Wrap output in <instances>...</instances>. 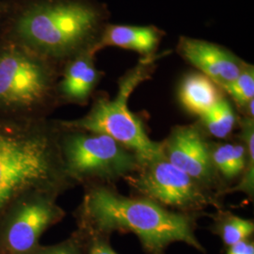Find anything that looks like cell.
Masks as SVG:
<instances>
[{
  "label": "cell",
  "mask_w": 254,
  "mask_h": 254,
  "mask_svg": "<svg viewBox=\"0 0 254 254\" xmlns=\"http://www.w3.org/2000/svg\"><path fill=\"white\" fill-rule=\"evenodd\" d=\"M59 127L65 171L74 186H114L142 163L136 153L109 136Z\"/></svg>",
  "instance_id": "6"
},
{
  "label": "cell",
  "mask_w": 254,
  "mask_h": 254,
  "mask_svg": "<svg viewBox=\"0 0 254 254\" xmlns=\"http://www.w3.org/2000/svg\"><path fill=\"white\" fill-rule=\"evenodd\" d=\"M178 96L184 109L200 117L224 96V92L204 74L193 72L184 76Z\"/></svg>",
  "instance_id": "13"
},
{
  "label": "cell",
  "mask_w": 254,
  "mask_h": 254,
  "mask_svg": "<svg viewBox=\"0 0 254 254\" xmlns=\"http://www.w3.org/2000/svg\"><path fill=\"white\" fill-rule=\"evenodd\" d=\"M60 195L32 191L15 200L0 218V254H32L47 229L65 217Z\"/></svg>",
  "instance_id": "8"
},
{
  "label": "cell",
  "mask_w": 254,
  "mask_h": 254,
  "mask_svg": "<svg viewBox=\"0 0 254 254\" xmlns=\"http://www.w3.org/2000/svg\"><path fill=\"white\" fill-rule=\"evenodd\" d=\"M227 254H254V244L250 239L229 247Z\"/></svg>",
  "instance_id": "21"
},
{
  "label": "cell",
  "mask_w": 254,
  "mask_h": 254,
  "mask_svg": "<svg viewBox=\"0 0 254 254\" xmlns=\"http://www.w3.org/2000/svg\"><path fill=\"white\" fill-rule=\"evenodd\" d=\"M176 51L220 89L234 81L248 64L224 46L191 37H180Z\"/></svg>",
  "instance_id": "10"
},
{
  "label": "cell",
  "mask_w": 254,
  "mask_h": 254,
  "mask_svg": "<svg viewBox=\"0 0 254 254\" xmlns=\"http://www.w3.org/2000/svg\"><path fill=\"white\" fill-rule=\"evenodd\" d=\"M32 254H83L81 241L75 232L64 242L51 246L40 245Z\"/></svg>",
  "instance_id": "20"
},
{
  "label": "cell",
  "mask_w": 254,
  "mask_h": 254,
  "mask_svg": "<svg viewBox=\"0 0 254 254\" xmlns=\"http://www.w3.org/2000/svg\"><path fill=\"white\" fill-rule=\"evenodd\" d=\"M214 218V230L228 248L250 239L254 234V223L251 219L240 218L221 209L218 210Z\"/></svg>",
  "instance_id": "15"
},
{
  "label": "cell",
  "mask_w": 254,
  "mask_h": 254,
  "mask_svg": "<svg viewBox=\"0 0 254 254\" xmlns=\"http://www.w3.org/2000/svg\"><path fill=\"white\" fill-rule=\"evenodd\" d=\"M110 12L97 0H36L16 19L19 45L61 67L95 47Z\"/></svg>",
  "instance_id": "3"
},
{
  "label": "cell",
  "mask_w": 254,
  "mask_h": 254,
  "mask_svg": "<svg viewBox=\"0 0 254 254\" xmlns=\"http://www.w3.org/2000/svg\"><path fill=\"white\" fill-rule=\"evenodd\" d=\"M210 153L212 163L216 172L223 181H232L238 176L236 173L233 143H211Z\"/></svg>",
  "instance_id": "18"
},
{
  "label": "cell",
  "mask_w": 254,
  "mask_h": 254,
  "mask_svg": "<svg viewBox=\"0 0 254 254\" xmlns=\"http://www.w3.org/2000/svg\"><path fill=\"white\" fill-rule=\"evenodd\" d=\"M237 118L230 101L223 96L200 117V127L204 132L217 138H225L235 129Z\"/></svg>",
  "instance_id": "14"
},
{
  "label": "cell",
  "mask_w": 254,
  "mask_h": 254,
  "mask_svg": "<svg viewBox=\"0 0 254 254\" xmlns=\"http://www.w3.org/2000/svg\"><path fill=\"white\" fill-rule=\"evenodd\" d=\"M221 90L227 93L235 102L238 110L245 115L248 106L254 101V65L246 64L244 69L236 79Z\"/></svg>",
  "instance_id": "16"
},
{
  "label": "cell",
  "mask_w": 254,
  "mask_h": 254,
  "mask_svg": "<svg viewBox=\"0 0 254 254\" xmlns=\"http://www.w3.org/2000/svg\"><path fill=\"white\" fill-rule=\"evenodd\" d=\"M60 67L19 44L0 49V119L45 120L60 104Z\"/></svg>",
  "instance_id": "4"
},
{
  "label": "cell",
  "mask_w": 254,
  "mask_h": 254,
  "mask_svg": "<svg viewBox=\"0 0 254 254\" xmlns=\"http://www.w3.org/2000/svg\"><path fill=\"white\" fill-rule=\"evenodd\" d=\"M124 180L140 197L177 212L197 214L208 207L222 208L216 192L182 172L163 155L142 161L136 173Z\"/></svg>",
  "instance_id": "7"
},
{
  "label": "cell",
  "mask_w": 254,
  "mask_h": 254,
  "mask_svg": "<svg viewBox=\"0 0 254 254\" xmlns=\"http://www.w3.org/2000/svg\"><path fill=\"white\" fill-rule=\"evenodd\" d=\"M161 149L170 163L219 197L223 196L222 180L212 163L210 142L199 123L173 127L169 136L161 141Z\"/></svg>",
  "instance_id": "9"
},
{
  "label": "cell",
  "mask_w": 254,
  "mask_h": 254,
  "mask_svg": "<svg viewBox=\"0 0 254 254\" xmlns=\"http://www.w3.org/2000/svg\"><path fill=\"white\" fill-rule=\"evenodd\" d=\"M56 121L0 119V218L20 197L32 191L58 195L71 190Z\"/></svg>",
  "instance_id": "2"
},
{
  "label": "cell",
  "mask_w": 254,
  "mask_h": 254,
  "mask_svg": "<svg viewBox=\"0 0 254 254\" xmlns=\"http://www.w3.org/2000/svg\"><path fill=\"white\" fill-rule=\"evenodd\" d=\"M81 241L83 254H118L113 251L108 242L107 236L77 228Z\"/></svg>",
  "instance_id": "19"
},
{
  "label": "cell",
  "mask_w": 254,
  "mask_h": 254,
  "mask_svg": "<svg viewBox=\"0 0 254 254\" xmlns=\"http://www.w3.org/2000/svg\"><path fill=\"white\" fill-rule=\"evenodd\" d=\"M163 55L141 58L135 67L120 78L118 92L114 98L99 96L85 116L72 121H58L59 125L68 129L109 136L136 153L142 161L163 155L161 142L149 137L142 120L128 107L132 92L140 83L151 77L156 66L155 62Z\"/></svg>",
  "instance_id": "5"
},
{
  "label": "cell",
  "mask_w": 254,
  "mask_h": 254,
  "mask_svg": "<svg viewBox=\"0 0 254 254\" xmlns=\"http://www.w3.org/2000/svg\"><path fill=\"white\" fill-rule=\"evenodd\" d=\"M165 32L155 26L115 25L109 23L96 45V52L105 47H119L135 51L141 58L156 55Z\"/></svg>",
  "instance_id": "12"
},
{
  "label": "cell",
  "mask_w": 254,
  "mask_h": 254,
  "mask_svg": "<svg viewBox=\"0 0 254 254\" xmlns=\"http://www.w3.org/2000/svg\"><path fill=\"white\" fill-rule=\"evenodd\" d=\"M241 124V140L244 142L247 151V166L243 172L241 182L231 191H242L250 197L254 191V120L243 117Z\"/></svg>",
  "instance_id": "17"
},
{
  "label": "cell",
  "mask_w": 254,
  "mask_h": 254,
  "mask_svg": "<svg viewBox=\"0 0 254 254\" xmlns=\"http://www.w3.org/2000/svg\"><path fill=\"white\" fill-rule=\"evenodd\" d=\"M94 57L93 52L87 51L64 64L61 72L62 79L57 86L60 103L84 106L89 102L104 75L97 69Z\"/></svg>",
  "instance_id": "11"
},
{
  "label": "cell",
  "mask_w": 254,
  "mask_h": 254,
  "mask_svg": "<svg viewBox=\"0 0 254 254\" xmlns=\"http://www.w3.org/2000/svg\"><path fill=\"white\" fill-rule=\"evenodd\" d=\"M75 218L80 229L108 236L113 232L136 235L149 254H164L175 242L204 252L195 236L197 214L174 212L144 197H128L114 186L84 187Z\"/></svg>",
  "instance_id": "1"
}]
</instances>
